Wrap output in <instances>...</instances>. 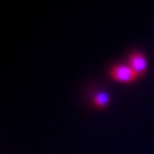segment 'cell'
Returning <instances> with one entry per match:
<instances>
[{
	"instance_id": "6da1fadb",
	"label": "cell",
	"mask_w": 154,
	"mask_h": 154,
	"mask_svg": "<svg viewBox=\"0 0 154 154\" xmlns=\"http://www.w3.org/2000/svg\"><path fill=\"white\" fill-rule=\"evenodd\" d=\"M108 75L111 79L120 84L130 85L135 82L139 77L136 75V73L131 69L128 64L124 63H116L112 64L108 69Z\"/></svg>"
},
{
	"instance_id": "7a4b0ae2",
	"label": "cell",
	"mask_w": 154,
	"mask_h": 154,
	"mask_svg": "<svg viewBox=\"0 0 154 154\" xmlns=\"http://www.w3.org/2000/svg\"><path fill=\"white\" fill-rule=\"evenodd\" d=\"M128 64L133 71L136 73L138 77L144 76L148 71V60L147 57L139 51H131L128 55Z\"/></svg>"
},
{
	"instance_id": "3957f363",
	"label": "cell",
	"mask_w": 154,
	"mask_h": 154,
	"mask_svg": "<svg viewBox=\"0 0 154 154\" xmlns=\"http://www.w3.org/2000/svg\"><path fill=\"white\" fill-rule=\"evenodd\" d=\"M109 104V95L105 91L95 92L92 100V105L96 109H104L106 108Z\"/></svg>"
}]
</instances>
